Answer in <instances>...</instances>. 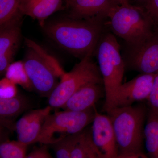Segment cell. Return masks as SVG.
<instances>
[{"mask_svg": "<svg viewBox=\"0 0 158 158\" xmlns=\"http://www.w3.org/2000/svg\"><path fill=\"white\" fill-rule=\"evenodd\" d=\"M69 18L50 23L44 31L60 48L82 59L94 50L102 36L104 19Z\"/></svg>", "mask_w": 158, "mask_h": 158, "instance_id": "6da1fadb", "label": "cell"}, {"mask_svg": "<svg viewBox=\"0 0 158 158\" xmlns=\"http://www.w3.org/2000/svg\"><path fill=\"white\" fill-rule=\"evenodd\" d=\"M108 115L113 123L118 158H147L144 153V125L148 115L143 105L113 108Z\"/></svg>", "mask_w": 158, "mask_h": 158, "instance_id": "7a4b0ae2", "label": "cell"}, {"mask_svg": "<svg viewBox=\"0 0 158 158\" xmlns=\"http://www.w3.org/2000/svg\"><path fill=\"white\" fill-rule=\"evenodd\" d=\"M107 18L113 34L130 47L144 42L154 33V24L146 10L129 3H115L108 11Z\"/></svg>", "mask_w": 158, "mask_h": 158, "instance_id": "3957f363", "label": "cell"}, {"mask_svg": "<svg viewBox=\"0 0 158 158\" xmlns=\"http://www.w3.org/2000/svg\"><path fill=\"white\" fill-rule=\"evenodd\" d=\"M97 57L105 90L103 110L110 108L117 88L123 84L125 69L124 59L120 52V45L112 33L102 35L99 40Z\"/></svg>", "mask_w": 158, "mask_h": 158, "instance_id": "277c9868", "label": "cell"}, {"mask_svg": "<svg viewBox=\"0 0 158 158\" xmlns=\"http://www.w3.org/2000/svg\"><path fill=\"white\" fill-rule=\"evenodd\" d=\"M93 53V52L89 53L71 70L62 76L48 98L50 106L62 108L75 92L85 85L91 83L103 84L99 66L91 59Z\"/></svg>", "mask_w": 158, "mask_h": 158, "instance_id": "5b68a950", "label": "cell"}, {"mask_svg": "<svg viewBox=\"0 0 158 158\" xmlns=\"http://www.w3.org/2000/svg\"><path fill=\"white\" fill-rule=\"evenodd\" d=\"M95 106L81 112L64 110L47 116L35 143L52 145L70 135L83 131L92 123Z\"/></svg>", "mask_w": 158, "mask_h": 158, "instance_id": "8992f818", "label": "cell"}, {"mask_svg": "<svg viewBox=\"0 0 158 158\" xmlns=\"http://www.w3.org/2000/svg\"><path fill=\"white\" fill-rule=\"evenodd\" d=\"M23 61L34 90L48 98L59 82L56 73L32 49L29 48Z\"/></svg>", "mask_w": 158, "mask_h": 158, "instance_id": "52a82bcc", "label": "cell"}, {"mask_svg": "<svg viewBox=\"0 0 158 158\" xmlns=\"http://www.w3.org/2000/svg\"><path fill=\"white\" fill-rule=\"evenodd\" d=\"M124 61L126 66L141 73H158V32L140 44L130 47Z\"/></svg>", "mask_w": 158, "mask_h": 158, "instance_id": "ba28073f", "label": "cell"}, {"mask_svg": "<svg viewBox=\"0 0 158 158\" xmlns=\"http://www.w3.org/2000/svg\"><path fill=\"white\" fill-rule=\"evenodd\" d=\"M156 74L141 73L129 81L123 83L116 90L106 112L113 108L129 106L135 102L147 100Z\"/></svg>", "mask_w": 158, "mask_h": 158, "instance_id": "9c48e42d", "label": "cell"}, {"mask_svg": "<svg viewBox=\"0 0 158 158\" xmlns=\"http://www.w3.org/2000/svg\"><path fill=\"white\" fill-rule=\"evenodd\" d=\"M91 127L94 142L103 158H118L116 136L110 116L98 113L96 109Z\"/></svg>", "mask_w": 158, "mask_h": 158, "instance_id": "30bf717a", "label": "cell"}, {"mask_svg": "<svg viewBox=\"0 0 158 158\" xmlns=\"http://www.w3.org/2000/svg\"><path fill=\"white\" fill-rule=\"evenodd\" d=\"M69 17L74 19H89L107 18L113 0H68L66 1Z\"/></svg>", "mask_w": 158, "mask_h": 158, "instance_id": "8fae6325", "label": "cell"}, {"mask_svg": "<svg viewBox=\"0 0 158 158\" xmlns=\"http://www.w3.org/2000/svg\"><path fill=\"white\" fill-rule=\"evenodd\" d=\"M105 95L104 86L100 83H91L82 87L72 95L62 109L81 112L93 107Z\"/></svg>", "mask_w": 158, "mask_h": 158, "instance_id": "7c38bea8", "label": "cell"}, {"mask_svg": "<svg viewBox=\"0 0 158 158\" xmlns=\"http://www.w3.org/2000/svg\"><path fill=\"white\" fill-rule=\"evenodd\" d=\"M30 101L23 95L18 94L10 98H0V122L1 125L14 130L15 120L31 108Z\"/></svg>", "mask_w": 158, "mask_h": 158, "instance_id": "4fadbf2b", "label": "cell"}, {"mask_svg": "<svg viewBox=\"0 0 158 158\" xmlns=\"http://www.w3.org/2000/svg\"><path fill=\"white\" fill-rule=\"evenodd\" d=\"M62 8V0H21L20 5L23 15L37 20L42 27L49 16Z\"/></svg>", "mask_w": 158, "mask_h": 158, "instance_id": "5bb4252c", "label": "cell"}, {"mask_svg": "<svg viewBox=\"0 0 158 158\" xmlns=\"http://www.w3.org/2000/svg\"><path fill=\"white\" fill-rule=\"evenodd\" d=\"M71 158H103L101 152L94 142L91 127H86L80 132Z\"/></svg>", "mask_w": 158, "mask_h": 158, "instance_id": "9a60e30c", "label": "cell"}, {"mask_svg": "<svg viewBox=\"0 0 158 158\" xmlns=\"http://www.w3.org/2000/svg\"><path fill=\"white\" fill-rule=\"evenodd\" d=\"M52 109V108L49 106L40 109L38 115L20 134L17 135L18 141L27 145L35 143L46 117L50 113Z\"/></svg>", "mask_w": 158, "mask_h": 158, "instance_id": "2e32d148", "label": "cell"}, {"mask_svg": "<svg viewBox=\"0 0 158 158\" xmlns=\"http://www.w3.org/2000/svg\"><path fill=\"white\" fill-rule=\"evenodd\" d=\"M144 128L145 147L151 157L158 158V116L149 111Z\"/></svg>", "mask_w": 158, "mask_h": 158, "instance_id": "e0dca14e", "label": "cell"}, {"mask_svg": "<svg viewBox=\"0 0 158 158\" xmlns=\"http://www.w3.org/2000/svg\"><path fill=\"white\" fill-rule=\"evenodd\" d=\"M21 0H0V27L1 29L19 22Z\"/></svg>", "mask_w": 158, "mask_h": 158, "instance_id": "ac0fdd59", "label": "cell"}, {"mask_svg": "<svg viewBox=\"0 0 158 158\" xmlns=\"http://www.w3.org/2000/svg\"><path fill=\"white\" fill-rule=\"evenodd\" d=\"M19 23H15L1 29L0 54L17 49L21 34Z\"/></svg>", "mask_w": 158, "mask_h": 158, "instance_id": "d6986e66", "label": "cell"}, {"mask_svg": "<svg viewBox=\"0 0 158 158\" xmlns=\"http://www.w3.org/2000/svg\"><path fill=\"white\" fill-rule=\"evenodd\" d=\"M5 74L6 77L25 90L29 91L34 90L27 73L23 61L11 63L7 69Z\"/></svg>", "mask_w": 158, "mask_h": 158, "instance_id": "ffe728a7", "label": "cell"}, {"mask_svg": "<svg viewBox=\"0 0 158 158\" xmlns=\"http://www.w3.org/2000/svg\"><path fill=\"white\" fill-rule=\"evenodd\" d=\"M28 146L18 140L5 141L0 145V158H26Z\"/></svg>", "mask_w": 158, "mask_h": 158, "instance_id": "44dd1931", "label": "cell"}, {"mask_svg": "<svg viewBox=\"0 0 158 158\" xmlns=\"http://www.w3.org/2000/svg\"><path fill=\"white\" fill-rule=\"evenodd\" d=\"M25 43L28 48L33 50L44 62L48 64L61 79L65 72L58 60L33 40L26 38Z\"/></svg>", "mask_w": 158, "mask_h": 158, "instance_id": "7402d4cb", "label": "cell"}, {"mask_svg": "<svg viewBox=\"0 0 158 158\" xmlns=\"http://www.w3.org/2000/svg\"><path fill=\"white\" fill-rule=\"evenodd\" d=\"M80 132L67 136L52 144L56 158H71V155L78 139Z\"/></svg>", "mask_w": 158, "mask_h": 158, "instance_id": "603a6c76", "label": "cell"}, {"mask_svg": "<svg viewBox=\"0 0 158 158\" xmlns=\"http://www.w3.org/2000/svg\"><path fill=\"white\" fill-rule=\"evenodd\" d=\"M17 85L5 77L0 81V98H10L16 96Z\"/></svg>", "mask_w": 158, "mask_h": 158, "instance_id": "cb8c5ba5", "label": "cell"}, {"mask_svg": "<svg viewBox=\"0 0 158 158\" xmlns=\"http://www.w3.org/2000/svg\"><path fill=\"white\" fill-rule=\"evenodd\" d=\"M40 109L30 110L19 119L15 123L14 130L17 135H19L25 128L26 127L39 113Z\"/></svg>", "mask_w": 158, "mask_h": 158, "instance_id": "d4e9b609", "label": "cell"}, {"mask_svg": "<svg viewBox=\"0 0 158 158\" xmlns=\"http://www.w3.org/2000/svg\"><path fill=\"white\" fill-rule=\"evenodd\" d=\"M147 100L149 111L158 116V73L156 74L152 89Z\"/></svg>", "mask_w": 158, "mask_h": 158, "instance_id": "484cf974", "label": "cell"}, {"mask_svg": "<svg viewBox=\"0 0 158 158\" xmlns=\"http://www.w3.org/2000/svg\"><path fill=\"white\" fill-rule=\"evenodd\" d=\"M145 10L149 15L154 24L158 25V0H146Z\"/></svg>", "mask_w": 158, "mask_h": 158, "instance_id": "4316f807", "label": "cell"}, {"mask_svg": "<svg viewBox=\"0 0 158 158\" xmlns=\"http://www.w3.org/2000/svg\"><path fill=\"white\" fill-rule=\"evenodd\" d=\"M41 147H36L26 156L27 158H52L48 144H43Z\"/></svg>", "mask_w": 158, "mask_h": 158, "instance_id": "83f0119b", "label": "cell"}, {"mask_svg": "<svg viewBox=\"0 0 158 158\" xmlns=\"http://www.w3.org/2000/svg\"><path fill=\"white\" fill-rule=\"evenodd\" d=\"M116 4H120V5H123V4H128L129 3L128 0H113Z\"/></svg>", "mask_w": 158, "mask_h": 158, "instance_id": "f1b7e54d", "label": "cell"}, {"mask_svg": "<svg viewBox=\"0 0 158 158\" xmlns=\"http://www.w3.org/2000/svg\"><path fill=\"white\" fill-rule=\"evenodd\" d=\"M138 1H146V0H138Z\"/></svg>", "mask_w": 158, "mask_h": 158, "instance_id": "f546056e", "label": "cell"}, {"mask_svg": "<svg viewBox=\"0 0 158 158\" xmlns=\"http://www.w3.org/2000/svg\"><path fill=\"white\" fill-rule=\"evenodd\" d=\"M68 1V0H66V1Z\"/></svg>", "mask_w": 158, "mask_h": 158, "instance_id": "4dcf8cb0", "label": "cell"}]
</instances>
